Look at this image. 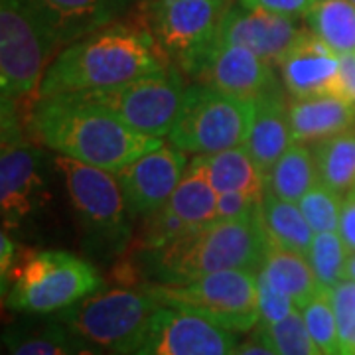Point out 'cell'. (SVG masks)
I'll return each instance as SVG.
<instances>
[{
    "instance_id": "cell-1",
    "label": "cell",
    "mask_w": 355,
    "mask_h": 355,
    "mask_svg": "<svg viewBox=\"0 0 355 355\" xmlns=\"http://www.w3.org/2000/svg\"><path fill=\"white\" fill-rule=\"evenodd\" d=\"M30 128L58 154L113 174L164 144L162 139L130 128L111 109L81 93L40 97L30 116Z\"/></svg>"
},
{
    "instance_id": "cell-2",
    "label": "cell",
    "mask_w": 355,
    "mask_h": 355,
    "mask_svg": "<svg viewBox=\"0 0 355 355\" xmlns=\"http://www.w3.org/2000/svg\"><path fill=\"white\" fill-rule=\"evenodd\" d=\"M268 247L270 239L261 211L237 219H216L158 249L140 251V275L148 284H182L219 270L259 272Z\"/></svg>"
},
{
    "instance_id": "cell-3",
    "label": "cell",
    "mask_w": 355,
    "mask_h": 355,
    "mask_svg": "<svg viewBox=\"0 0 355 355\" xmlns=\"http://www.w3.org/2000/svg\"><path fill=\"white\" fill-rule=\"evenodd\" d=\"M166 69L146 26L109 24L67 44L40 83V97L125 85Z\"/></svg>"
},
{
    "instance_id": "cell-4",
    "label": "cell",
    "mask_w": 355,
    "mask_h": 355,
    "mask_svg": "<svg viewBox=\"0 0 355 355\" xmlns=\"http://www.w3.org/2000/svg\"><path fill=\"white\" fill-rule=\"evenodd\" d=\"M53 166L64 180L89 254L105 261L123 253L132 237V217L116 174L64 154L53 158Z\"/></svg>"
},
{
    "instance_id": "cell-5",
    "label": "cell",
    "mask_w": 355,
    "mask_h": 355,
    "mask_svg": "<svg viewBox=\"0 0 355 355\" xmlns=\"http://www.w3.org/2000/svg\"><path fill=\"white\" fill-rule=\"evenodd\" d=\"M64 46L51 14L40 0H0V91L20 99L40 87L42 77Z\"/></svg>"
},
{
    "instance_id": "cell-6",
    "label": "cell",
    "mask_w": 355,
    "mask_h": 355,
    "mask_svg": "<svg viewBox=\"0 0 355 355\" xmlns=\"http://www.w3.org/2000/svg\"><path fill=\"white\" fill-rule=\"evenodd\" d=\"M4 304L28 316L58 314L103 288L99 270L67 251H34L10 272Z\"/></svg>"
},
{
    "instance_id": "cell-7",
    "label": "cell",
    "mask_w": 355,
    "mask_h": 355,
    "mask_svg": "<svg viewBox=\"0 0 355 355\" xmlns=\"http://www.w3.org/2000/svg\"><path fill=\"white\" fill-rule=\"evenodd\" d=\"M160 308V300L144 284L95 292L55 316L107 355H128L142 342Z\"/></svg>"
},
{
    "instance_id": "cell-8",
    "label": "cell",
    "mask_w": 355,
    "mask_h": 355,
    "mask_svg": "<svg viewBox=\"0 0 355 355\" xmlns=\"http://www.w3.org/2000/svg\"><path fill=\"white\" fill-rule=\"evenodd\" d=\"M253 119V101L193 83L186 89L182 109L168 139L184 153H221L247 142Z\"/></svg>"
},
{
    "instance_id": "cell-9",
    "label": "cell",
    "mask_w": 355,
    "mask_h": 355,
    "mask_svg": "<svg viewBox=\"0 0 355 355\" xmlns=\"http://www.w3.org/2000/svg\"><path fill=\"white\" fill-rule=\"evenodd\" d=\"M162 306L188 310L243 334L259 326V291L253 270H219L182 284H148Z\"/></svg>"
},
{
    "instance_id": "cell-10",
    "label": "cell",
    "mask_w": 355,
    "mask_h": 355,
    "mask_svg": "<svg viewBox=\"0 0 355 355\" xmlns=\"http://www.w3.org/2000/svg\"><path fill=\"white\" fill-rule=\"evenodd\" d=\"M229 6L231 0H144L142 16L160 58L191 76Z\"/></svg>"
},
{
    "instance_id": "cell-11",
    "label": "cell",
    "mask_w": 355,
    "mask_h": 355,
    "mask_svg": "<svg viewBox=\"0 0 355 355\" xmlns=\"http://www.w3.org/2000/svg\"><path fill=\"white\" fill-rule=\"evenodd\" d=\"M14 103L2 99L0 214L6 231L22 227L50 202L48 180L42 172L44 154L24 140Z\"/></svg>"
},
{
    "instance_id": "cell-12",
    "label": "cell",
    "mask_w": 355,
    "mask_h": 355,
    "mask_svg": "<svg viewBox=\"0 0 355 355\" xmlns=\"http://www.w3.org/2000/svg\"><path fill=\"white\" fill-rule=\"evenodd\" d=\"M186 89L176 67H166L125 85L81 91V95L111 109L130 128L162 139L176 123Z\"/></svg>"
},
{
    "instance_id": "cell-13",
    "label": "cell",
    "mask_w": 355,
    "mask_h": 355,
    "mask_svg": "<svg viewBox=\"0 0 355 355\" xmlns=\"http://www.w3.org/2000/svg\"><path fill=\"white\" fill-rule=\"evenodd\" d=\"M237 345L235 331L188 310L162 306L128 355H233Z\"/></svg>"
},
{
    "instance_id": "cell-14",
    "label": "cell",
    "mask_w": 355,
    "mask_h": 355,
    "mask_svg": "<svg viewBox=\"0 0 355 355\" xmlns=\"http://www.w3.org/2000/svg\"><path fill=\"white\" fill-rule=\"evenodd\" d=\"M190 77L196 83L253 103L280 89L270 62L243 46L221 44L216 40Z\"/></svg>"
},
{
    "instance_id": "cell-15",
    "label": "cell",
    "mask_w": 355,
    "mask_h": 355,
    "mask_svg": "<svg viewBox=\"0 0 355 355\" xmlns=\"http://www.w3.org/2000/svg\"><path fill=\"white\" fill-rule=\"evenodd\" d=\"M188 170L186 153L174 144H160L125 166L116 178L125 193L128 216L144 219L164 207Z\"/></svg>"
},
{
    "instance_id": "cell-16",
    "label": "cell",
    "mask_w": 355,
    "mask_h": 355,
    "mask_svg": "<svg viewBox=\"0 0 355 355\" xmlns=\"http://www.w3.org/2000/svg\"><path fill=\"white\" fill-rule=\"evenodd\" d=\"M304 32L306 28L300 24V18L231 4L217 26L216 42L243 46L272 65H279Z\"/></svg>"
},
{
    "instance_id": "cell-17",
    "label": "cell",
    "mask_w": 355,
    "mask_h": 355,
    "mask_svg": "<svg viewBox=\"0 0 355 355\" xmlns=\"http://www.w3.org/2000/svg\"><path fill=\"white\" fill-rule=\"evenodd\" d=\"M282 83L294 99L340 97V53L306 30L279 64Z\"/></svg>"
},
{
    "instance_id": "cell-18",
    "label": "cell",
    "mask_w": 355,
    "mask_h": 355,
    "mask_svg": "<svg viewBox=\"0 0 355 355\" xmlns=\"http://www.w3.org/2000/svg\"><path fill=\"white\" fill-rule=\"evenodd\" d=\"M4 355H107L60 318L22 322L4 331Z\"/></svg>"
},
{
    "instance_id": "cell-19",
    "label": "cell",
    "mask_w": 355,
    "mask_h": 355,
    "mask_svg": "<svg viewBox=\"0 0 355 355\" xmlns=\"http://www.w3.org/2000/svg\"><path fill=\"white\" fill-rule=\"evenodd\" d=\"M292 144L294 140L288 121V103L282 95V89H277L254 101L253 127L245 146L265 178H268L280 156Z\"/></svg>"
},
{
    "instance_id": "cell-20",
    "label": "cell",
    "mask_w": 355,
    "mask_h": 355,
    "mask_svg": "<svg viewBox=\"0 0 355 355\" xmlns=\"http://www.w3.org/2000/svg\"><path fill=\"white\" fill-rule=\"evenodd\" d=\"M288 121L294 142H318L354 127L355 107L336 95L294 99L288 103Z\"/></svg>"
},
{
    "instance_id": "cell-21",
    "label": "cell",
    "mask_w": 355,
    "mask_h": 355,
    "mask_svg": "<svg viewBox=\"0 0 355 355\" xmlns=\"http://www.w3.org/2000/svg\"><path fill=\"white\" fill-rule=\"evenodd\" d=\"M191 164L202 170L217 193H245L265 200L266 178L245 144L221 153L198 154Z\"/></svg>"
},
{
    "instance_id": "cell-22",
    "label": "cell",
    "mask_w": 355,
    "mask_h": 355,
    "mask_svg": "<svg viewBox=\"0 0 355 355\" xmlns=\"http://www.w3.org/2000/svg\"><path fill=\"white\" fill-rule=\"evenodd\" d=\"M259 275H263L272 288L286 294L298 310L312 302L322 291L306 254L282 249L272 243L266 251Z\"/></svg>"
},
{
    "instance_id": "cell-23",
    "label": "cell",
    "mask_w": 355,
    "mask_h": 355,
    "mask_svg": "<svg viewBox=\"0 0 355 355\" xmlns=\"http://www.w3.org/2000/svg\"><path fill=\"white\" fill-rule=\"evenodd\" d=\"M51 14L64 46L113 24L128 6V0H40Z\"/></svg>"
},
{
    "instance_id": "cell-24",
    "label": "cell",
    "mask_w": 355,
    "mask_h": 355,
    "mask_svg": "<svg viewBox=\"0 0 355 355\" xmlns=\"http://www.w3.org/2000/svg\"><path fill=\"white\" fill-rule=\"evenodd\" d=\"M261 217L272 245L298 251L308 257L316 231L310 227L298 203L280 200L268 191L261 205Z\"/></svg>"
},
{
    "instance_id": "cell-25",
    "label": "cell",
    "mask_w": 355,
    "mask_h": 355,
    "mask_svg": "<svg viewBox=\"0 0 355 355\" xmlns=\"http://www.w3.org/2000/svg\"><path fill=\"white\" fill-rule=\"evenodd\" d=\"M318 182V168L314 153L302 144L294 142L266 178V188L280 200L298 203L306 191H310Z\"/></svg>"
},
{
    "instance_id": "cell-26",
    "label": "cell",
    "mask_w": 355,
    "mask_h": 355,
    "mask_svg": "<svg viewBox=\"0 0 355 355\" xmlns=\"http://www.w3.org/2000/svg\"><path fill=\"white\" fill-rule=\"evenodd\" d=\"M217 200L219 193L196 166L188 164L184 178L180 180L176 191L168 200L170 207L180 219H184L191 229L205 225L217 219Z\"/></svg>"
},
{
    "instance_id": "cell-27",
    "label": "cell",
    "mask_w": 355,
    "mask_h": 355,
    "mask_svg": "<svg viewBox=\"0 0 355 355\" xmlns=\"http://www.w3.org/2000/svg\"><path fill=\"white\" fill-rule=\"evenodd\" d=\"M318 180L338 193L355 190V132H340L318 140L312 148Z\"/></svg>"
},
{
    "instance_id": "cell-28",
    "label": "cell",
    "mask_w": 355,
    "mask_h": 355,
    "mask_svg": "<svg viewBox=\"0 0 355 355\" xmlns=\"http://www.w3.org/2000/svg\"><path fill=\"white\" fill-rule=\"evenodd\" d=\"M304 20L312 34L336 53H355V4L352 0H318Z\"/></svg>"
},
{
    "instance_id": "cell-29",
    "label": "cell",
    "mask_w": 355,
    "mask_h": 355,
    "mask_svg": "<svg viewBox=\"0 0 355 355\" xmlns=\"http://www.w3.org/2000/svg\"><path fill=\"white\" fill-rule=\"evenodd\" d=\"M349 249L338 231H322L314 235L308 253V261L314 268L318 284L322 291H331L338 282L345 280V265Z\"/></svg>"
},
{
    "instance_id": "cell-30",
    "label": "cell",
    "mask_w": 355,
    "mask_h": 355,
    "mask_svg": "<svg viewBox=\"0 0 355 355\" xmlns=\"http://www.w3.org/2000/svg\"><path fill=\"white\" fill-rule=\"evenodd\" d=\"M304 324L312 340L318 343L324 355H342L340 347V334H338V322L336 312L331 304V291H320L312 302L300 310Z\"/></svg>"
},
{
    "instance_id": "cell-31",
    "label": "cell",
    "mask_w": 355,
    "mask_h": 355,
    "mask_svg": "<svg viewBox=\"0 0 355 355\" xmlns=\"http://www.w3.org/2000/svg\"><path fill=\"white\" fill-rule=\"evenodd\" d=\"M257 328L265 331L268 342L272 343L279 355H324L306 328L300 310H296L279 324L257 326Z\"/></svg>"
},
{
    "instance_id": "cell-32",
    "label": "cell",
    "mask_w": 355,
    "mask_h": 355,
    "mask_svg": "<svg viewBox=\"0 0 355 355\" xmlns=\"http://www.w3.org/2000/svg\"><path fill=\"white\" fill-rule=\"evenodd\" d=\"M342 193L334 191L326 184L318 182L310 191H306L298 202L302 214L308 219L310 227L316 233L322 231H338L340 227V214H342Z\"/></svg>"
},
{
    "instance_id": "cell-33",
    "label": "cell",
    "mask_w": 355,
    "mask_h": 355,
    "mask_svg": "<svg viewBox=\"0 0 355 355\" xmlns=\"http://www.w3.org/2000/svg\"><path fill=\"white\" fill-rule=\"evenodd\" d=\"M342 355H355V282L342 280L331 288Z\"/></svg>"
},
{
    "instance_id": "cell-34",
    "label": "cell",
    "mask_w": 355,
    "mask_h": 355,
    "mask_svg": "<svg viewBox=\"0 0 355 355\" xmlns=\"http://www.w3.org/2000/svg\"><path fill=\"white\" fill-rule=\"evenodd\" d=\"M257 291H259V326H272L284 318L294 314L298 308L286 294L272 288L263 275L257 272Z\"/></svg>"
},
{
    "instance_id": "cell-35",
    "label": "cell",
    "mask_w": 355,
    "mask_h": 355,
    "mask_svg": "<svg viewBox=\"0 0 355 355\" xmlns=\"http://www.w3.org/2000/svg\"><path fill=\"white\" fill-rule=\"evenodd\" d=\"M235 2L251 10H263V12L292 16V18H306L318 0H235Z\"/></svg>"
},
{
    "instance_id": "cell-36",
    "label": "cell",
    "mask_w": 355,
    "mask_h": 355,
    "mask_svg": "<svg viewBox=\"0 0 355 355\" xmlns=\"http://www.w3.org/2000/svg\"><path fill=\"white\" fill-rule=\"evenodd\" d=\"M263 200H257L245 193H219L217 200V219H237L254 216L261 211Z\"/></svg>"
},
{
    "instance_id": "cell-37",
    "label": "cell",
    "mask_w": 355,
    "mask_h": 355,
    "mask_svg": "<svg viewBox=\"0 0 355 355\" xmlns=\"http://www.w3.org/2000/svg\"><path fill=\"white\" fill-rule=\"evenodd\" d=\"M338 233L342 235V239L347 245V249L352 253H355V190H352L343 198Z\"/></svg>"
},
{
    "instance_id": "cell-38",
    "label": "cell",
    "mask_w": 355,
    "mask_h": 355,
    "mask_svg": "<svg viewBox=\"0 0 355 355\" xmlns=\"http://www.w3.org/2000/svg\"><path fill=\"white\" fill-rule=\"evenodd\" d=\"M340 97L355 107V53L340 55Z\"/></svg>"
},
{
    "instance_id": "cell-39",
    "label": "cell",
    "mask_w": 355,
    "mask_h": 355,
    "mask_svg": "<svg viewBox=\"0 0 355 355\" xmlns=\"http://www.w3.org/2000/svg\"><path fill=\"white\" fill-rule=\"evenodd\" d=\"M233 355H279V352L272 347V343L268 342L265 331L257 328L254 334L245 343H239L235 347Z\"/></svg>"
},
{
    "instance_id": "cell-40",
    "label": "cell",
    "mask_w": 355,
    "mask_h": 355,
    "mask_svg": "<svg viewBox=\"0 0 355 355\" xmlns=\"http://www.w3.org/2000/svg\"><path fill=\"white\" fill-rule=\"evenodd\" d=\"M14 261H16L14 241L8 237V231L2 229V235H0V277H2V292L6 288V279L12 272Z\"/></svg>"
},
{
    "instance_id": "cell-41",
    "label": "cell",
    "mask_w": 355,
    "mask_h": 355,
    "mask_svg": "<svg viewBox=\"0 0 355 355\" xmlns=\"http://www.w3.org/2000/svg\"><path fill=\"white\" fill-rule=\"evenodd\" d=\"M345 279L355 282V253H349L347 265H345Z\"/></svg>"
},
{
    "instance_id": "cell-42",
    "label": "cell",
    "mask_w": 355,
    "mask_h": 355,
    "mask_svg": "<svg viewBox=\"0 0 355 355\" xmlns=\"http://www.w3.org/2000/svg\"><path fill=\"white\" fill-rule=\"evenodd\" d=\"M352 2H354V4H355V0H352Z\"/></svg>"
}]
</instances>
